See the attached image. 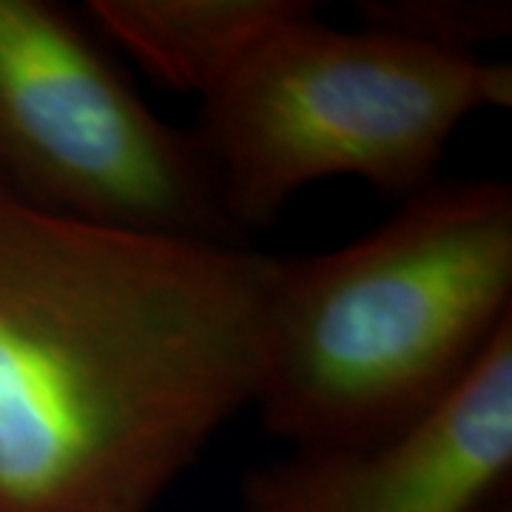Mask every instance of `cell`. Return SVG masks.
<instances>
[{
	"label": "cell",
	"mask_w": 512,
	"mask_h": 512,
	"mask_svg": "<svg viewBox=\"0 0 512 512\" xmlns=\"http://www.w3.org/2000/svg\"><path fill=\"white\" fill-rule=\"evenodd\" d=\"M512 478V325L456 393L365 450H293L248 470L242 512H476Z\"/></svg>",
	"instance_id": "5b68a950"
},
{
	"label": "cell",
	"mask_w": 512,
	"mask_h": 512,
	"mask_svg": "<svg viewBox=\"0 0 512 512\" xmlns=\"http://www.w3.org/2000/svg\"><path fill=\"white\" fill-rule=\"evenodd\" d=\"M476 512H512V478L501 487H495L493 493L478 504Z\"/></svg>",
	"instance_id": "ba28073f"
},
{
	"label": "cell",
	"mask_w": 512,
	"mask_h": 512,
	"mask_svg": "<svg viewBox=\"0 0 512 512\" xmlns=\"http://www.w3.org/2000/svg\"><path fill=\"white\" fill-rule=\"evenodd\" d=\"M279 265L0 188V512H151L254 404Z\"/></svg>",
	"instance_id": "6da1fadb"
},
{
	"label": "cell",
	"mask_w": 512,
	"mask_h": 512,
	"mask_svg": "<svg viewBox=\"0 0 512 512\" xmlns=\"http://www.w3.org/2000/svg\"><path fill=\"white\" fill-rule=\"evenodd\" d=\"M0 188L100 228L237 245L197 131L160 120L80 20L0 0Z\"/></svg>",
	"instance_id": "277c9868"
},
{
	"label": "cell",
	"mask_w": 512,
	"mask_h": 512,
	"mask_svg": "<svg viewBox=\"0 0 512 512\" xmlns=\"http://www.w3.org/2000/svg\"><path fill=\"white\" fill-rule=\"evenodd\" d=\"M512 66L444 55L316 9L276 26L202 97L200 134L239 234L268 228L308 185L356 177L407 200L436 183L458 126L510 109Z\"/></svg>",
	"instance_id": "3957f363"
},
{
	"label": "cell",
	"mask_w": 512,
	"mask_h": 512,
	"mask_svg": "<svg viewBox=\"0 0 512 512\" xmlns=\"http://www.w3.org/2000/svg\"><path fill=\"white\" fill-rule=\"evenodd\" d=\"M512 325V185L436 180L367 237L282 259L254 407L293 450L416 427Z\"/></svg>",
	"instance_id": "7a4b0ae2"
},
{
	"label": "cell",
	"mask_w": 512,
	"mask_h": 512,
	"mask_svg": "<svg viewBox=\"0 0 512 512\" xmlns=\"http://www.w3.org/2000/svg\"><path fill=\"white\" fill-rule=\"evenodd\" d=\"M365 29L402 37L444 55H476L512 32L510 0H359Z\"/></svg>",
	"instance_id": "52a82bcc"
},
{
	"label": "cell",
	"mask_w": 512,
	"mask_h": 512,
	"mask_svg": "<svg viewBox=\"0 0 512 512\" xmlns=\"http://www.w3.org/2000/svg\"><path fill=\"white\" fill-rule=\"evenodd\" d=\"M89 18L174 92L211 94L276 26L313 12L302 0H92Z\"/></svg>",
	"instance_id": "8992f818"
}]
</instances>
